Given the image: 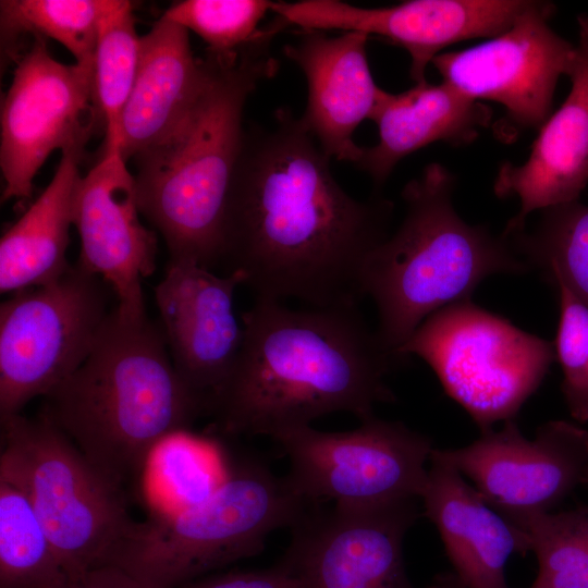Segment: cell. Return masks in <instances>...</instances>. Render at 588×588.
I'll return each mask as SVG.
<instances>
[{
  "mask_svg": "<svg viewBox=\"0 0 588 588\" xmlns=\"http://www.w3.org/2000/svg\"><path fill=\"white\" fill-rule=\"evenodd\" d=\"M555 7L530 4L502 34L468 49L438 54L432 64L442 81L467 97L502 105L497 135L512 140L520 131L539 130L551 115L559 78L571 76L576 46L549 25Z\"/></svg>",
  "mask_w": 588,
  "mask_h": 588,
  "instance_id": "7c38bea8",
  "label": "cell"
},
{
  "mask_svg": "<svg viewBox=\"0 0 588 588\" xmlns=\"http://www.w3.org/2000/svg\"><path fill=\"white\" fill-rule=\"evenodd\" d=\"M139 52L132 2L106 0L93 64V99L106 135L105 149L119 147L121 115L136 79Z\"/></svg>",
  "mask_w": 588,
  "mask_h": 588,
  "instance_id": "d4e9b609",
  "label": "cell"
},
{
  "mask_svg": "<svg viewBox=\"0 0 588 588\" xmlns=\"http://www.w3.org/2000/svg\"><path fill=\"white\" fill-rule=\"evenodd\" d=\"M506 237L529 268L537 267L588 307V205L573 201L544 209L531 233Z\"/></svg>",
  "mask_w": 588,
  "mask_h": 588,
  "instance_id": "4316f807",
  "label": "cell"
},
{
  "mask_svg": "<svg viewBox=\"0 0 588 588\" xmlns=\"http://www.w3.org/2000/svg\"><path fill=\"white\" fill-rule=\"evenodd\" d=\"M577 22L568 96L539 128L528 159L520 166L503 162L495 175L494 194L519 199L504 236L524 231L528 215L538 209L577 201L588 183V16L580 14Z\"/></svg>",
  "mask_w": 588,
  "mask_h": 588,
  "instance_id": "ac0fdd59",
  "label": "cell"
},
{
  "mask_svg": "<svg viewBox=\"0 0 588 588\" xmlns=\"http://www.w3.org/2000/svg\"><path fill=\"white\" fill-rule=\"evenodd\" d=\"M584 483H587V485H588V471H587V474H586Z\"/></svg>",
  "mask_w": 588,
  "mask_h": 588,
  "instance_id": "e575fe53",
  "label": "cell"
},
{
  "mask_svg": "<svg viewBox=\"0 0 588 588\" xmlns=\"http://www.w3.org/2000/svg\"><path fill=\"white\" fill-rule=\"evenodd\" d=\"M514 526L524 552L537 559L531 588H588V505L543 513Z\"/></svg>",
  "mask_w": 588,
  "mask_h": 588,
  "instance_id": "83f0119b",
  "label": "cell"
},
{
  "mask_svg": "<svg viewBox=\"0 0 588 588\" xmlns=\"http://www.w3.org/2000/svg\"><path fill=\"white\" fill-rule=\"evenodd\" d=\"M418 499L379 505H311L279 562L305 588H414L403 554Z\"/></svg>",
  "mask_w": 588,
  "mask_h": 588,
  "instance_id": "5bb4252c",
  "label": "cell"
},
{
  "mask_svg": "<svg viewBox=\"0 0 588 588\" xmlns=\"http://www.w3.org/2000/svg\"><path fill=\"white\" fill-rule=\"evenodd\" d=\"M15 64L1 103V201L25 204L51 152L60 149L82 161L93 134L103 130L94 106L93 65L57 61L40 36Z\"/></svg>",
  "mask_w": 588,
  "mask_h": 588,
  "instance_id": "8fae6325",
  "label": "cell"
},
{
  "mask_svg": "<svg viewBox=\"0 0 588 588\" xmlns=\"http://www.w3.org/2000/svg\"><path fill=\"white\" fill-rule=\"evenodd\" d=\"M242 284L240 271L218 275L193 261L169 260L155 287L172 362L206 401L208 414L242 345L244 328L234 310L235 290Z\"/></svg>",
  "mask_w": 588,
  "mask_h": 588,
  "instance_id": "e0dca14e",
  "label": "cell"
},
{
  "mask_svg": "<svg viewBox=\"0 0 588 588\" xmlns=\"http://www.w3.org/2000/svg\"><path fill=\"white\" fill-rule=\"evenodd\" d=\"M243 341L210 415L222 434L269 436L336 412L359 420L395 396L399 362L356 307L293 309L256 298L242 315Z\"/></svg>",
  "mask_w": 588,
  "mask_h": 588,
  "instance_id": "7a4b0ae2",
  "label": "cell"
},
{
  "mask_svg": "<svg viewBox=\"0 0 588 588\" xmlns=\"http://www.w3.org/2000/svg\"><path fill=\"white\" fill-rule=\"evenodd\" d=\"M79 159L62 154L42 193L0 240V290L15 293L51 282L71 266L66 260Z\"/></svg>",
  "mask_w": 588,
  "mask_h": 588,
  "instance_id": "603a6c76",
  "label": "cell"
},
{
  "mask_svg": "<svg viewBox=\"0 0 588 588\" xmlns=\"http://www.w3.org/2000/svg\"><path fill=\"white\" fill-rule=\"evenodd\" d=\"M103 282L76 261L1 303L0 419L47 396L83 364L110 313Z\"/></svg>",
  "mask_w": 588,
  "mask_h": 588,
  "instance_id": "9c48e42d",
  "label": "cell"
},
{
  "mask_svg": "<svg viewBox=\"0 0 588 588\" xmlns=\"http://www.w3.org/2000/svg\"><path fill=\"white\" fill-rule=\"evenodd\" d=\"M0 478L30 500L70 579L107 565L135 523L107 481L41 411L0 419Z\"/></svg>",
  "mask_w": 588,
  "mask_h": 588,
  "instance_id": "52a82bcc",
  "label": "cell"
},
{
  "mask_svg": "<svg viewBox=\"0 0 588 588\" xmlns=\"http://www.w3.org/2000/svg\"><path fill=\"white\" fill-rule=\"evenodd\" d=\"M330 159L287 109L271 127L245 130L219 266L240 271L256 298L339 308L365 297V266L389 236L393 204L348 195Z\"/></svg>",
  "mask_w": 588,
  "mask_h": 588,
  "instance_id": "6da1fadb",
  "label": "cell"
},
{
  "mask_svg": "<svg viewBox=\"0 0 588 588\" xmlns=\"http://www.w3.org/2000/svg\"><path fill=\"white\" fill-rule=\"evenodd\" d=\"M271 439L289 460L286 477L311 504L379 505L420 498L434 449L401 421L360 420L350 431L304 426Z\"/></svg>",
  "mask_w": 588,
  "mask_h": 588,
  "instance_id": "30bf717a",
  "label": "cell"
},
{
  "mask_svg": "<svg viewBox=\"0 0 588 588\" xmlns=\"http://www.w3.org/2000/svg\"><path fill=\"white\" fill-rule=\"evenodd\" d=\"M426 588H461L453 573H444L434 577Z\"/></svg>",
  "mask_w": 588,
  "mask_h": 588,
  "instance_id": "836d02e7",
  "label": "cell"
},
{
  "mask_svg": "<svg viewBox=\"0 0 588 588\" xmlns=\"http://www.w3.org/2000/svg\"><path fill=\"white\" fill-rule=\"evenodd\" d=\"M134 175L120 148L81 177L74 198L73 224L81 241L77 262L100 277L117 296L125 317H146L142 280L156 270L157 236L139 219Z\"/></svg>",
  "mask_w": 588,
  "mask_h": 588,
  "instance_id": "2e32d148",
  "label": "cell"
},
{
  "mask_svg": "<svg viewBox=\"0 0 588 588\" xmlns=\"http://www.w3.org/2000/svg\"><path fill=\"white\" fill-rule=\"evenodd\" d=\"M65 588H145L124 569L107 564L70 580Z\"/></svg>",
  "mask_w": 588,
  "mask_h": 588,
  "instance_id": "d6a6232c",
  "label": "cell"
},
{
  "mask_svg": "<svg viewBox=\"0 0 588 588\" xmlns=\"http://www.w3.org/2000/svg\"><path fill=\"white\" fill-rule=\"evenodd\" d=\"M432 455L471 481L482 499L513 525L551 512L588 471V430L566 420H550L527 439L514 418L499 430L481 431L457 449Z\"/></svg>",
  "mask_w": 588,
  "mask_h": 588,
  "instance_id": "4fadbf2b",
  "label": "cell"
},
{
  "mask_svg": "<svg viewBox=\"0 0 588 588\" xmlns=\"http://www.w3.org/2000/svg\"><path fill=\"white\" fill-rule=\"evenodd\" d=\"M206 76V59L194 56L188 30L161 16L140 37L137 75L121 115L119 147L126 162L174 128Z\"/></svg>",
  "mask_w": 588,
  "mask_h": 588,
  "instance_id": "44dd1931",
  "label": "cell"
},
{
  "mask_svg": "<svg viewBox=\"0 0 588 588\" xmlns=\"http://www.w3.org/2000/svg\"><path fill=\"white\" fill-rule=\"evenodd\" d=\"M273 1L269 0H184L172 4L163 19L197 34L207 51L231 54L255 40L259 24Z\"/></svg>",
  "mask_w": 588,
  "mask_h": 588,
  "instance_id": "f546056e",
  "label": "cell"
},
{
  "mask_svg": "<svg viewBox=\"0 0 588 588\" xmlns=\"http://www.w3.org/2000/svg\"><path fill=\"white\" fill-rule=\"evenodd\" d=\"M311 505L286 475L246 458L206 500L135 523L108 564L145 588H180L260 553L272 531L291 529Z\"/></svg>",
  "mask_w": 588,
  "mask_h": 588,
  "instance_id": "8992f818",
  "label": "cell"
},
{
  "mask_svg": "<svg viewBox=\"0 0 588 588\" xmlns=\"http://www.w3.org/2000/svg\"><path fill=\"white\" fill-rule=\"evenodd\" d=\"M272 37L262 34L231 54L207 51V76L194 105L161 140L133 158L138 209L161 233L169 260L219 267L245 135L244 106L278 69L269 53Z\"/></svg>",
  "mask_w": 588,
  "mask_h": 588,
  "instance_id": "277c9868",
  "label": "cell"
},
{
  "mask_svg": "<svg viewBox=\"0 0 588 588\" xmlns=\"http://www.w3.org/2000/svg\"><path fill=\"white\" fill-rule=\"evenodd\" d=\"M180 588H305L297 577L280 563L256 571L213 573Z\"/></svg>",
  "mask_w": 588,
  "mask_h": 588,
  "instance_id": "1f68e13d",
  "label": "cell"
},
{
  "mask_svg": "<svg viewBox=\"0 0 588 588\" xmlns=\"http://www.w3.org/2000/svg\"><path fill=\"white\" fill-rule=\"evenodd\" d=\"M455 179L428 164L402 191L405 216L399 229L369 255L364 296L378 313L376 333L399 362V351L434 311L470 299L488 277L525 273L529 267L503 234L470 225L455 211Z\"/></svg>",
  "mask_w": 588,
  "mask_h": 588,
  "instance_id": "5b68a950",
  "label": "cell"
},
{
  "mask_svg": "<svg viewBox=\"0 0 588 588\" xmlns=\"http://www.w3.org/2000/svg\"><path fill=\"white\" fill-rule=\"evenodd\" d=\"M106 0H1V59L16 62L26 35L52 38L77 64L93 65Z\"/></svg>",
  "mask_w": 588,
  "mask_h": 588,
  "instance_id": "484cf974",
  "label": "cell"
},
{
  "mask_svg": "<svg viewBox=\"0 0 588 588\" xmlns=\"http://www.w3.org/2000/svg\"><path fill=\"white\" fill-rule=\"evenodd\" d=\"M70 580L26 493L0 478V588H65Z\"/></svg>",
  "mask_w": 588,
  "mask_h": 588,
  "instance_id": "cb8c5ba5",
  "label": "cell"
},
{
  "mask_svg": "<svg viewBox=\"0 0 588 588\" xmlns=\"http://www.w3.org/2000/svg\"><path fill=\"white\" fill-rule=\"evenodd\" d=\"M560 298V320L555 336V359L562 372V393L571 416L588 421V307L566 287L555 284Z\"/></svg>",
  "mask_w": 588,
  "mask_h": 588,
  "instance_id": "4dcf8cb0",
  "label": "cell"
},
{
  "mask_svg": "<svg viewBox=\"0 0 588 588\" xmlns=\"http://www.w3.org/2000/svg\"><path fill=\"white\" fill-rule=\"evenodd\" d=\"M419 500L424 515L438 529L461 588H510L507 561L513 553L525 554L518 529L432 453Z\"/></svg>",
  "mask_w": 588,
  "mask_h": 588,
  "instance_id": "ffe728a7",
  "label": "cell"
},
{
  "mask_svg": "<svg viewBox=\"0 0 588 588\" xmlns=\"http://www.w3.org/2000/svg\"><path fill=\"white\" fill-rule=\"evenodd\" d=\"M370 120L378 127V142L363 147L356 166L380 186L403 158L422 147L474 142L490 125L492 111L443 81H426L403 93L384 91Z\"/></svg>",
  "mask_w": 588,
  "mask_h": 588,
  "instance_id": "7402d4cb",
  "label": "cell"
},
{
  "mask_svg": "<svg viewBox=\"0 0 588 588\" xmlns=\"http://www.w3.org/2000/svg\"><path fill=\"white\" fill-rule=\"evenodd\" d=\"M529 4L524 0H412L360 8L339 0H302L273 1L271 11L285 26L358 32L389 39L409 53V75L419 84L427 81V66L443 48L502 34Z\"/></svg>",
  "mask_w": 588,
  "mask_h": 588,
  "instance_id": "9a60e30c",
  "label": "cell"
},
{
  "mask_svg": "<svg viewBox=\"0 0 588 588\" xmlns=\"http://www.w3.org/2000/svg\"><path fill=\"white\" fill-rule=\"evenodd\" d=\"M436 372L445 392L479 426L514 418L555 359L553 342L465 299L427 317L400 348Z\"/></svg>",
  "mask_w": 588,
  "mask_h": 588,
  "instance_id": "ba28073f",
  "label": "cell"
},
{
  "mask_svg": "<svg viewBox=\"0 0 588 588\" xmlns=\"http://www.w3.org/2000/svg\"><path fill=\"white\" fill-rule=\"evenodd\" d=\"M368 38L358 32L329 36L305 30L298 40L283 47L307 81V107L301 118L305 126L330 158L355 164L363 147L354 142V132L370 119L385 91L369 68Z\"/></svg>",
  "mask_w": 588,
  "mask_h": 588,
  "instance_id": "d6986e66",
  "label": "cell"
},
{
  "mask_svg": "<svg viewBox=\"0 0 588 588\" xmlns=\"http://www.w3.org/2000/svg\"><path fill=\"white\" fill-rule=\"evenodd\" d=\"M45 399L42 412L121 490L144 475L167 438L208 414L206 401L176 370L162 329L117 307L83 364Z\"/></svg>",
  "mask_w": 588,
  "mask_h": 588,
  "instance_id": "3957f363",
  "label": "cell"
},
{
  "mask_svg": "<svg viewBox=\"0 0 588 588\" xmlns=\"http://www.w3.org/2000/svg\"><path fill=\"white\" fill-rule=\"evenodd\" d=\"M179 432L152 453L145 469L150 492L162 503L159 513L177 511L206 500L221 483L224 473L205 444Z\"/></svg>",
  "mask_w": 588,
  "mask_h": 588,
  "instance_id": "f1b7e54d",
  "label": "cell"
}]
</instances>
